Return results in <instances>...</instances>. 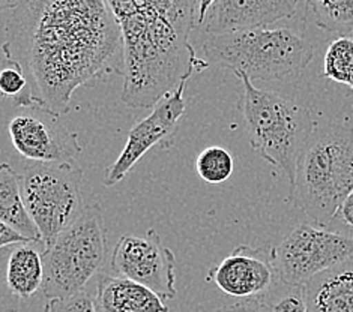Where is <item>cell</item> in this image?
Masks as SVG:
<instances>
[{
    "label": "cell",
    "instance_id": "f1b7e54d",
    "mask_svg": "<svg viewBox=\"0 0 353 312\" xmlns=\"http://www.w3.org/2000/svg\"><path fill=\"white\" fill-rule=\"evenodd\" d=\"M24 2H26V0H0V12L15 10V8H19Z\"/></svg>",
    "mask_w": 353,
    "mask_h": 312
},
{
    "label": "cell",
    "instance_id": "83f0119b",
    "mask_svg": "<svg viewBox=\"0 0 353 312\" xmlns=\"http://www.w3.org/2000/svg\"><path fill=\"white\" fill-rule=\"evenodd\" d=\"M215 0H199V11H197V26H201L205 21V17L209 8L212 6Z\"/></svg>",
    "mask_w": 353,
    "mask_h": 312
},
{
    "label": "cell",
    "instance_id": "cb8c5ba5",
    "mask_svg": "<svg viewBox=\"0 0 353 312\" xmlns=\"http://www.w3.org/2000/svg\"><path fill=\"white\" fill-rule=\"evenodd\" d=\"M50 312H99L97 308L95 299L90 294L81 291L66 299L48 300Z\"/></svg>",
    "mask_w": 353,
    "mask_h": 312
},
{
    "label": "cell",
    "instance_id": "7c38bea8",
    "mask_svg": "<svg viewBox=\"0 0 353 312\" xmlns=\"http://www.w3.org/2000/svg\"><path fill=\"white\" fill-rule=\"evenodd\" d=\"M208 281H212L232 298L265 296L280 281L275 266V248L269 245L259 248L241 245L209 271Z\"/></svg>",
    "mask_w": 353,
    "mask_h": 312
},
{
    "label": "cell",
    "instance_id": "9c48e42d",
    "mask_svg": "<svg viewBox=\"0 0 353 312\" xmlns=\"http://www.w3.org/2000/svg\"><path fill=\"white\" fill-rule=\"evenodd\" d=\"M12 146L33 163L77 164L83 152L79 136L61 116L43 107H23L8 123Z\"/></svg>",
    "mask_w": 353,
    "mask_h": 312
},
{
    "label": "cell",
    "instance_id": "6da1fadb",
    "mask_svg": "<svg viewBox=\"0 0 353 312\" xmlns=\"http://www.w3.org/2000/svg\"><path fill=\"white\" fill-rule=\"evenodd\" d=\"M2 45L19 62L38 107L63 116L75 90L123 77L121 28L105 0H26Z\"/></svg>",
    "mask_w": 353,
    "mask_h": 312
},
{
    "label": "cell",
    "instance_id": "2e32d148",
    "mask_svg": "<svg viewBox=\"0 0 353 312\" xmlns=\"http://www.w3.org/2000/svg\"><path fill=\"white\" fill-rule=\"evenodd\" d=\"M39 242L12 245L6 261V280L10 289L21 300L32 298L43 289L44 261L43 252L37 248Z\"/></svg>",
    "mask_w": 353,
    "mask_h": 312
},
{
    "label": "cell",
    "instance_id": "603a6c76",
    "mask_svg": "<svg viewBox=\"0 0 353 312\" xmlns=\"http://www.w3.org/2000/svg\"><path fill=\"white\" fill-rule=\"evenodd\" d=\"M11 247L0 249V312H19L21 299L10 289L6 280V261Z\"/></svg>",
    "mask_w": 353,
    "mask_h": 312
},
{
    "label": "cell",
    "instance_id": "4fadbf2b",
    "mask_svg": "<svg viewBox=\"0 0 353 312\" xmlns=\"http://www.w3.org/2000/svg\"><path fill=\"white\" fill-rule=\"evenodd\" d=\"M296 6L298 0H215L201 26L208 35L266 28L290 19Z\"/></svg>",
    "mask_w": 353,
    "mask_h": 312
},
{
    "label": "cell",
    "instance_id": "9a60e30c",
    "mask_svg": "<svg viewBox=\"0 0 353 312\" xmlns=\"http://www.w3.org/2000/svg\"><path fill=\"white\" fill-rule=\"evenodd\" d=\"M95 303L99 312H169L157 293L121 275H101Z\"/></svg>",
    "mask_w": 353,
    "mask_h": 312
},
{
    "label": "cell",
    "instance_id": "e0dca14e",
    "mask_svg": "<svg viewBox=\"0 0 353 312\" xmlns=\"http://www.w3.org/2000/svg\"><path fill=\"white\" fill-rule=\"evenodd\" d=\"M0 219L24 238L41 242L39 231L23 203L20 174L6 163L0 164Z\"/></svg>",
    "mask_w": 353,
    "mask_h": 312
},
{
    "label": "cell",
    "instance_id": "4dcf8cb0",
    "mask_svg": "<svg viewBox=\"0 0 353 312\" xmlns=\"http://www.w3.org/2000/svg\"><path fill=\"white\" fill-rule=\"evenodd\" d=\"M352 32H353V30H352Z\"/></svg>",
    "mask_w": 353,
    "mask_h": 312
},
{
    "label": "cell",
    "instance_id": "3957f363",
    "mask_svg": "<svg viewBox=\"0 0 353 312\" xmlns=\"http://www.w3.org/2000/svg\"><path fill=\"white\" fill-rule=\"evenodd\" d=\"M353 191V129L316 126L302 147L290 180V200L310 222L326 227Z\"/></svg>",
    "mask_w": 353,
    "mask_h": 312
},
{
    "label": "cell",
    "instance_id": "d4e9b609",
    "mask_svg": "<svg viewBox=\"0 0 353 312\" xmlns=\"http://www.w3.org/2000/svg\"><path fill=\"white\" fill-rule=\"evenodd\" d=\"M326 229L353 239V191L341 201L331 221L327 222Z\"/></svg>",
    "mask_w": 353,
    "mask_h": 312
},
{
    "label": "cell",
    "instance_id": "277c9868",
    "mask_svg": "<svg viewBox=\"0 0 353 312\" xmlns=\"http://www.w3.org/2000/svg\"><path fill=\"white\" fill-rule=\"evenodd\" d=\"M203 53L209 65L242 72L251 81L284 80L307 68L314 47L290 29L254 28L209 35Z\"/></svg>",
    "mask_w": 353,
    "mask_h": 312
},
{
    "label": "cell",
    "instance_id": "5bb4252c",
    "mask_svg": "<svg viewBox=\"0 0 353 312\" xmlns=\"http://www.w3.org/2000/svg\"><path fill=\"white\" fill-rule=\"evenodd\" d=\"M302 287L308 312H353V258L314 275Z\"/></svg>",
    "mask_w": 353,
    "mask_h": 312
},
{
    "label": "cell",
    "instance_id": "f546056e",
    "mask_svg": "<svg viewBox=\"0 0 353 312\" xmlns=\"http://www.w3.org/2000/svg\"><path fill=\"white\" fill-rule=\"evenodd\" d=\"M43 312H50V305H48V302L46 303V306H44V309H43Z\"/></svg>",
    "mask_w": 353,
    "mask_h": 312
},
{
    "label": "cell",
    "instance_id": "ac0fdd59",
    "mask_svg": "<svg viewBox=\"0 0 353 312\" xmlns=\"http://www.w3.org/2000/svg\"><path fill=\"white\" fill-rule=\"evenodd\" d=\"M2 53L3 63L0 66V95L12 99L14 105L20 108L38 105L23 66L15 61L5 47H2Z\"/></svg>",
    "mask_w": 353,
    "mask_h": 312
},
{
    "label": "cell",
    "instance_id": "44dd1931",
    "mask_svg": "<svg viewBox=\"0 0 353 312\" xmlns=\"http://www.w3.org/2000/svg\"><path fill=\"white\" fill-rule=\"evenodd\" d=\"M233 168L232 154L220 146L206 147L196 159V171L206 183H224L233 174Z\"/></svg>",
    "mask_w": 353,
    "mask_h": 312
},
{
    "label": "cell",
    "instance_id": "30bf717a",
    "mask_svg": "<svg viewBox=\"0 0 353 312\" xmlns=\"http://www.w3.org/2000/svg\"><path fill=\"white\" fill-rule=\"evenodd\" d=\"M110 266L117 275L146 285L164 302L176 296V257L154 229L143 236H122L113 248Z\"/></svg>",
    "mask_w": 353,
    "mask_h": 312
},
{
    "label": "cell",
    "instance_id": "484cf974",
    "mask_svg": "<svg viewBox=\"0 0 353 312\" xmlns=\"http://www.w3.org/2000/svg\"><path fill=\"white\" fill-rule=\"evenodd\" d=\"M215 312H269V308L263 296L259 298H248V299H241L236 303H232V305H225Z\"/></svg>",
    "mask_w": 353,
    "mask_h": 312
},
{
    "label": "cell",
    "instance_id": "7402d4cb",
    "mask_svg": "<svg viewBox=\"0 0 353 312\" xmlns=\"http://www.w3.org/2000/svg\"><path fill=\"white\" fill-rule=\"evenodd\" d=\"M269 312H308L304 287L276 282L263 296Z\"/></svg>",
    "mask_w": 353,
    "mask_h": 312
},
{
    "label": "cell",
    "instance_id": "8fae6325",
    "mask_svg": "<svg viewBox=\"0 0 353 312\" xmlns=\"http://www.w3.org/2000/svg\"><path fill=\"white\" fill-rule=\"evenodd\" d=\"M191 77L183 79L179 86L163 96L154 105L152 113L139 122L128 132V140L116 161L107 168L104 176L105 187H114L130 174L140 159L159 143L169 145L181 117L185 113V87Z\"/></svg>",
    "mask_w": 353,
    "mask_h": 312
},
{
    "label": "cell",
    "instance_id": "ba28073f",
    "mask_svg": "<svg viewBox=\"0 0 353 312\" xmlns=\"http://www.w3.org/2000/svg\"><path fill=\"white\" fill-rule=\"evenodd\" d=\"M353 258V239L326 227L298 224L275 248L280 281L304 285L310 278Z\"/></svg>",
    "mask_w": 353,
    "mask_h": 312
},
{
    "label": "cell",
    "instance_id": "4316f807",
    "mask_svg": "<svg viewBox=\"0 0 353 312\" xmlns=\"http://www.w3.org/2000/svg\"><path fill=\"white\" fill-rule=\"evenodd\" d=\"M24 242H35L30 240L28 238H24L23 234H20L17 230H14L11 225H8L0 219V249L12 247V245H19Z\"/></svg>",
    "mask_w": 353,
    "mask_h": 312
},
{
    "label": "cell",
    "instance_id": "7a4b0ae2",
    "mask_svg": "<svg viewBox=\"0 0 353 312\" xmlns=\"http://www.w3.org/2000/svg\"><path fill=\"white\" fill-rule=\"evenodd\" d=\"M123 41L122 103L150 108L209 63L199 59L190 35L197 28L199 0H105Z\"/></svg>",
    "mask_w": 353,
    "mask_h": 312
},
{
    "label": "cell",
    "instance_id": "8992f818",
    "mask_svg": "<svg viewBox=\"0 0 353 312\" xmlns=\"http://www.w3.org/2000/svg\"><path fill=\"white\" fill-rule=\"evenodd\" d=\"M107 229L99 205L86 206L81 215L43 252V293L48 300L85 291L105 266Z\"/></svg>",
    "mask_w": 353,
    "mask_h": 312
},
{
    "label": "cell",
    "instance_id": "52a82bcc",
    "mask_svg": "<svg viewBox=\"0 0 353 312\" xmlns=\"http://www.w3.org/2000/svg\"><path fill=\"white\" fill-rule=\"evenodd\" d=\"M81 183L77 164L33 163L20 174L23 203L44 249L85 210Z\"/></svg>",
    "mask_w": 353,
    "mask_h": 312
},
{
    "label": "cell",
    "instance_id": "5b68a950",
    "mask_svg": "<svg viewBox=\"0 0 353 312\" xmlns=\"http://www.w3.org/2000/svg\"><path fill=\"white\" fill-rule=\"evenodd\" d=\"M233 74L242 83L239 110L251 147L292 180L301 150L317 123L308 108L257 89L245 74Z\"/></svg>",
    "mask_w": 353,
    "mask_h": 312
},
{
    "label": "cell",
    "instance_id": "ffe728a7",
    "mask_svg": "<svg viewBox=\"0 0 353 312\" xmlns=\"http://www.w3.org/2000/svg\"><path fill=\"white\" fill-rule=\"evenodd\" d=\"M323 77L344 84L353 95V39L340 37L326 48L323 57Z\"/></svg>",
    "mask_w": 353,
    "mask_h": 312
},
{
    "label": "cell",
    "instance_id": "d6986e66",
    "mask_svg": "<svg viewBox=\"0 0 353 312\" xmlns=\"http://www.w3.org/2000/svg\"><path fill=\"white\" fill-rule=\"evenodd\" d=\"M307 11L319 29L337 33L353 30V0H307Z\"/></svg>",
    "mask_w": 353,
    "mask_h": 312
}]
</instances>
